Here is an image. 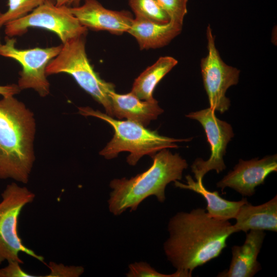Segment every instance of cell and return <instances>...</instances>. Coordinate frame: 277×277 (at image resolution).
<instances>
[{
    "instance_id": "obj_25",
    "label": "cell",
    "mask_w": 277,
    "mask_h": 277,
    "mask_svg": "<svg viewBox=\"0 0 277 277\" xmlns=\"http://www.w3.org/2000/svg\"><path fill=\"white\" fill-rule=\"evenodd\" d=\"M21 89L17 84H9L7 85H0V95L3 97L14 96L18 94Z\"/></svg>"
},
{
    "instance_id": "obj_10",
    "label": "cell",
    "mask_w": 277,
    "mask_h": 277,
    "mask_svg": "<svg viewBox=\"0 0 277 277\" xmlns=\"http://www.w3.org/2000/svg\"><path fill=\"white\" fill-rule=\"evenodd\" d=\"M186 116L197 121L202 125L210 145V156L208 160L196 159L191 168L196 181L202 180L209 171L214 170L219 173L226 168L223 157L227 144L234 136L231 126L218 118L215 111L210 107L192 112Z\"/></svg>"
},
{
    "instance_id": "obj_2",
    "label": "cell",
    "mask_w": 277,
    "mask_h": 277,
    "mask_svg": "<svg viewBox=\"0 0 277 277\" xmlns=\"http://www.w3.org/2000/svg\"><path fill=\"white\" fill-rule=\"evenodd\" d=\"M33 113L13 96L0 100V179L26 184L35 161Z\"/></svg>"
},
{
    "instance_id": "obj_13",
    "label": "cell",
    "mask_w": 277,
    "mask_h": 277,
    "mask_svg": "<svg viewBox=\"0 0 277 277\" xmlns=\"http://www.w3.org/2000/svg\"><path fill=\"white\" fill-rule=\"evenodd\" d=\"M266 233L263 230L246 232L244 244L231 248L232 259L229 268L220 272V277H252L261 269L258 256Z\"/></svg>"
},
{
    "instance_id": "obj_21",
    "label": "cell",
    "mask_w": 277,
    "mask_h": 277,
    "mask_svg": "<svg viewBox=\"0 0 277 277\" xmlns=\"http://www.w3.org/2000/svg\"><path fill=\"white\" fill-rule=\"evenodd\" d=\"M128 269L126 274L127 277H190L187 273L179 270L172 274L160 273L145 262L131 263Z\"/></svg>"
},
{
    "instance_id": "obj_9",
    "label": "cell",
    "mask_w": 277,
    "mask_h": 277,
    "mask_svg": "<svg viewBox=\"0 0 277 277\" xmlns=\"http://www.w3.org/2000/svg\"><path fill=\"white\" fill-rule=\"evenodd\" d=\"M206 38L208 54L200 63L203 85L209 107L223 113L230 106V101L226 96V91L238 83L240 71L226 64L221 57L210 25L207 27Z\"/></svg>"
},
{
    "instance_id": "obj_18",
    "label": "cell",
    "mask_w": 277,
    "mask_h": 277,
    "mask_svg": "<svg viewBox=\"0 0 277 277\" xmlns=\"http://www.w3.org/2000/svg\"><path fill=\"white\" fill-rule=\"evenodd\" d=\"M177 64V61L173 57H160L135 80L131 92L141 100H153L156 85Z\"/></svg>"
},
{
    "instance_id": "obj_8",
    "label": "cell",
    "mask_w": 277,
    "mask_h": 277,
    "mask_svg": "<svg viewBox=\"0 0 277 277\" xmlns=\"http://www.w3.org/2000/svg\"><path fill=\"white\" fill-rule=\"evenodd\" d=\"M16 39L6 36L5 44L0 45V55L12 58L20 64L22 70L17 85L21 90L32 89L41 97L50 92V84L46 69L49 62L61 50L62 44L50 47H35L19 49L15 46Z\"/></svg>"
},
{
    "instance_id": "obj_26",
    "label": "cell",
    "mask_w": 277,
    "mask_h": 277,
    "mask_svg": "<svg viewBox=\"0 0 277 277\" xmlns=\"http://www.w3.org/2000/svg\"><path fill=\"white\" fill-rule=\"evenodd\" d=\"M83 0H55V4L58 6H66L68 7L79 6Z\"/></svg>"
},
{
    "instance_id": "obj_3",
    "label": "cell",
    "mask_w": 277,
    "mask_h": 277,
    "mask_svg": "<svg viewBox=\"0 0 277 277\" xmlns=\"http://www.w3.org/2000/svg\"><path fill=\"white\" fill-rule=\"evenodd\" d=\"M152 165L145 171L129 179L112 180L108 200V209L117 216L129 209L135 211L146 198L153 195L160 203L166 200L165 189L171 182L181 180L188 167L186 161L178 153L163 149L151 156Z\"/></svg>"
},
{
    "instance_id": "obj_12",
    "label": "cell",
    "mask_w": 277,
    "mask_h": 277,
    "mask_svg": "<svg viewBox=\"0 0 277 277\" xmlns=\"http://www.w3.org/2000/svg\"><path fill=\"white\" fill-rule=\"evenodd\" d=\"M69 10L87 29L118 35L127 32L134 19L128 11L106 9L97 0H85L82 5L69 7Z\"/></svg>"
},
{
    "instance_id": "obj_16",
    "label": "cell",
    "mask_w": 277,
    "mask_h": 277,
    "mask_svg": "<svg viewBox=\"0 0 277 277\" xmlns=\"http://www.w3.org/2000/svg\"><path fill=\"white\" fill-rule=\"evenodd\" d=\"M182 26L169 22L159 24L135 17L128 33L136 40L141 50L163 47L182 31Z\"/></svg>"
},
{
    "instance_id": "obj_23",
    "label": "cell",
    "mask_w": 277,
    "mask_h": 277,
    "mask_svg": "<svg viewBox=\"0 0 277 277\" xmlns=\"http://www.w3.org/2000/svg\"><path fill=\"white\" fill-rule=\"evenodd\" d=\"M50 272L47 277H78L84 272V268L82 266H67L62 264H56L53 262L48 265Z\"/></svg>"
},
{
    "instance_id": "obj_4",
    "label": "cell",
    "mask_w": 277,
    "mask_h": 277,
    "mask_svg": "<svg viewBox=\"0 0 277 277\" xmlns=\"http://www.w3.org/2000/svg\"><path fill=\"white\" fill-rule=\"evenodd\" d=\"M78 109L81 115L103 120L113 128V137L100 152V155L107 160L116 157L121 152L127 151L130 154L127 162L130 165L134 166L145 155L152 156L163 149L177 148V143L189 142L192 139L163 136L156 131L149 130L135 122L116 120L89 107H80Z\"/></svg>"
},
{
    "instance_id": "obj_1",
    "label": "cell",
    "mask_w": 277,
    "mask_h": 277,
    "mask_svg": "<svg viewBox=\"0 0 277 277\" xmlns=\"http://www.w3.org/2000/svg\"><path fill=\"white\" fill-rule=\"evenodd\" d=\"M167 228L169 236L163 244L167 259L189 276L195 268L218 257L234 233L229 221L214 219L201 208L177 212Z\"/></svg>"
},
{
    "instance_id": "obj_24",
    "label": "cell",
    "mask_w": 277,
    "mask_h": 277,
    "mask_svg": "<svg viewBox=\"0 0 277 277\" xmlns=\"http://www.w3.org/2000/svg\"><path fill=\"white\" fill-rule=\"evenodd\" d=\"M8 265L0 269V277H36L41 276L29 274L23 270L20 264L16 261H9Z\"/></svg>"
},
{
    "instance_id": "obj_27",
    "label": "cell",
    "mask_w": 277,
    "mask_h": 277,
    "mask_svg": "<svg viewBox=\"0 0 277 277\" xmlns=\"http://www.w3.org/2000/svg\"><path fill=\"white\" fill-rule=\"evenodd\" d=\"M2 44L1 43V37H0V45Z\"/></svg>"
},
{
    "instance_id": "obj_11",
    "label": "cell",
    "mask_w": 277,
    "mask_h": 277,
    "mask_svg": "<svg viewBox=\"0 0 277 277\" xmlns=\"http://www.w3.org/2000/svg\"><path fill=\"white\" fill-rule=\"evenodd\" d=\"M276 171V154L261 159H240L233 169L216 183V186L222 191L229 187L243 196H251L255 193V188L263 184L269 174Z\"/></svg>"
},
{
    "instance_id": "obj_15",
    "label": "cell",
    "mask_w": 277,
    "mask_h": 277,
    "mask_svg": "<svg viewBox=\"0 0 277 277\" xmlns=\"http://www.w3.org/2000/svg\"><path fill=\"white\" fill-rule=\"evenodd\" d=\"M233 225L234 232L252 230L277 231V196L259 205L247 202L241 206Z\"/></svg>"
},
{
    "instance_id": "obj_22",
    "label": "cell",
    "mask_w": 277,
    "mask_h": 277,
    "mask_svg": "<svg viewBox=\"0 0 277 277\" xmlns=\"http://www.w3.org/2000/svg\"><path fill=\"white\" fill-rule=\"evenodd\" d=\"M169 18V22L183 25L187 12L188 0H156Z\"/></svg>"
},
{
    "instance_id": "obj_19",
    "label": "cell",
    "mask_w": 277,
    "mask_h": 277,
    "mask_svg": "<svg viewBox=\"0 0 277 277\" xmlns=\"http://www.w3.org/2000/svg\"><path fill=\"white\" fill-rule=\"evenodd\" d=\"M130 6L135 17L159 24L169 22V18L156 0H129Z\"/></svg>"
},
{
    "instance_id": "obj_14",
    "label": "cell",
    "mask_w": 277,
    "mask_h": 277,
    "mask_svg": "<svg viewBox=\"0 0 277 277\" xmlns=\"http://www.w3.org/2000/svg\"><path fill=\"white\" fill-rule=\"evenodd\" d=\"M109 96L113 117L118 120L125 118L146 127L164 112L155 98L141 100L131 91L118 94L113 91L109 93Z\"/></svg>"
},
{
    "instance_id": "obj_7",
    "label": "cell",
    "mask_w": 277,
    "mask_h": 277,
    "mask_svg": "<svg viewBox=\"0 0 277 277\" xmlns=\"http://www.w3.org/2000/svg\"><path fill=\"white\" fill-rule=\"evenodd\" d=\"M5 26V33L10 37L23 35L30 28L44 29L54 33L62 44L86 35L88 30L70 12L68 7L56 6L51 0L47 1L29 14Z\"/></svg>"
},
{
    "instance_id": "obj_6",
    "label": "cell",
    "mask_w": 277,
    "mask_h": 277,
    "mask_svg": "<svg viewBox=\"0 0 277 277\" xmlns=\"http://www.w3.org/2000/svg\"><path fill=\"white\" fill-rule=\"evenodd\" d=\"M0 202V265L5 261L23 264L19 252H24L44 264L43 256L35 253L23 243L18 232V219L23 208L32 203L35 194L26 187L15 183L8 184Z\"/></svg>"
},
{
    "instance_id": "obj_20",
    "label": "cell",
    "mask_w": 277,
    "mask_h": 277,
    "mask_svg": "<svg viewBox=\"0 0 277 277\" xmlns=\"http://www.w3.org/2000/svg\"><path fill=\"white\" fill-rule=\"evenodd\" d=\"M48 0H8L7 10L0 12V28L29 14Z\"/></svg>"
},
{
    "instance_id": "obj_5",
    "label": "cell",
    "mask_w": 277,
    "mask_h": 277,
    "mask_svg": "<svg viewBox=\"0 0 277 277\" xmlns=\"http://www.w3.org/2000/svg\"><path fill=\"white\" fill-rule=\"evenodd\" d=\"M85 35L62 44L58 54L48 64L46 74L70 75L81 88L104 107L106 114L113 117L109 93L115 91L114 85L102 80L94 71L86 53Z\"/></svg>"
},
{
    "instance_id": "obj_17",
    "label": "cell",
    "mask_w": 277,
    "mask_h": 277,
    "mask_svg": "<svg viewBox=\"0 0 277 277\" xmlns=\"http://www.w3.org/2000/svg\"><path fill=\"white\" fill-rule=\"evenodd\" d=\"M186 184L175 181L174 186L192 190L202 196L207 202V213L214 219L225 221L234 219L241 206L248 202L245 197L239 201L224 199L220 196L217 191L207 190L204 186L202 180L195 182L190 175H186Z\"/></svg>"
}]
</instances>
